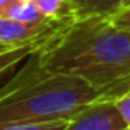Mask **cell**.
I'll use <instances>...</instances> for the list:
<instances>
[{"mask_svg":"<svg viewBox=\"0 0 130 130\" xmlns=\"http://www.w3.org/2000/svg\"><path fill=\"white\" fill-rule=\"evenodd\" d=\"M5 48H12V46H0V51H2V50H5Z\"/></svg>","mask_w":130,"mask_h":130,"instance_id":"15","label":"cell"},{"mask_svg":"<svg viewBox=\"0 0 130 130\" xmlns=\"http://www.w3.org/2000/svg\"><path fill=\"white\" fill-rule=\"evenodd\" d=\"M38 12L43 17L51 20H59V18H69L64 12V0H31Z\"/></svg>","mask_w":130,"mask_h":130,"instance_id":"8","label":"cell"},{"mask_svg":"<svg viewBox=\"0 0 130 130\" xmlns=\"http://www.w3.org/2000/svg\"><path fill=\"white\" fill-rule=\"evenodd\" d=\"M23 0H0V17H7V13L17 7L18 3H22Z\"/></svg>","mask_w":130,"mask_h":130,"instance_id":"12","label":"cell"},{"mask_svg":"<svg viewBox=\"0 0 130 130\" xmlns=\"http://www.w3.org/2000/svg\"><path fill=\"white\" fill-rule=\"evenodd\" d=\"M51 38H53V36H51ZM51 38H48V40H51ZM48 40L20 44V46L5 48V50L0 51V86L18 69V66L23 63L25 58H28L31 53H35L36 50H40Z\"/></svg>","mask_w":130,"mask_h":130,"instance_id":"6","label":"cell"},{"mask_svg":"<svg viewBox=\"0 0 130 130\" xmlns=\"http://www.w3.org/2000/svg\"><path fill=\"white\" fill-rule=\"evenodd\" d=\"M5 18H12L17 22H23V23H33V22H43L48 20L46 17H43L38 12V8L35 7V3L31 0H23L22 3H18L17 7H13Z\"/></svg>","mask_w":130,"mask_h":130,"instance_id":"7","label":"cell"},{"mask_svg":"<svg viewBox=\"0 0 130 130\" xmlns=\"http://www.w3.org/2000/svg\"><path fill=\"white\" fill-rule=\"evenodd\" d=\"M114 104L117 107L119 114H120L122 120L125 122V125H130V91L122 94L120 97L114 99Z\"/></svg>","mask_w":130,"mask_h":130,"instance_id":"11","label":"cell"},{"mask_svg":"<svg viewBox=\"0 0 130 130\" xmlns=\"http://www.w3.org/2000/svg\"><path fill=\"white\" fill-rule=\"evenodd\" d=\"M71 18L59 20H43V22L23 23L12 18L0 17V46H20V44L41 41L54 36L59 30H63Z\"/></svg>","mask_w":130,"mask_h":130,"instance_id":"3","label":"cell"},{"mask_svg":"<svg viewBox=\"0 0 130 130\" xmlns=\"http://www.w3.org/2000/svg\"><path fill=\"white\" fill-rule=\"evenodd\" d=\"M120 130H130V125H125L124 128H120Z\"/></svg>","mask_w":130,"mask_h":130,"instance_id":"14","label":"cell"},{"mask_svg":"<svg viewBox=\"0 0 130 130\" xmlns=\"http://www.w3.org/2000/svg\"><path fill=\"white\" fill-rule=\"evenodd\" d=\"M124 0H64V12L73 22L107 18L122 8Z\"/></svg>","mask_w":130,"mask_h":130,"instance_id":"5","label":"cell"},{"mask_svg":"<svg viewBox=\"0 0 130 130\" xmlns=\"http://www.w3.org/2000/svg\"><path fill=\"white\" fill-rule=\"evenodd\" d=\"M125 127L114 101H95L77 112L63 130H120Z\"/></svg>","mask_w":130,"mask_h":130,"instance_id":"4","label":"cell"},{"mask_svg":"<svg viewBox=\"0 0 130 130\" xmlns=\"http://www.w3.org/2000/svg\"><path fill=\"white\" fill-rule=\"evenodd\" d=\"M122 7H130V0H124V3H122Z\"/></svg>","mask_w":130,"mask_h":130,"instance_id":"13","label":"cell"},{"mask_svg":"<svg viewBox=\"0 0 130 130\" xmlns=\"http://www.w3.org/2000/svg\"><path fill=\"white\" fill-rule=\"evenodd\" d=\"M35 56L43 71L79 77L105 101L130 91V33L107 18L69 22Z\"/></svg>","mask_w":130,"mask_h":130,"instance_id":"1","label":"cell"},{"mask_svg":"<svg viewBox=\"0 0 130 130\" xmlns=\"http://www.w3.org/2000/svg\"><path fill=\"white\" fill-rule=\"evenodd\" d=\"M69 119H61V120H51V122H38V124H12L3 125L0 130H63Z\"/></svg>","mask_w":130,"mask_h":130,"instance_id":"9","label":"cell"},{"mask_svg":"<svg viewBox=\"0 0 130 130\" xmlns=\"http://www.w3.org/2000/svg\"><path fill=\"white\" fill-rule=\"evenodd\" d=\"M107 20L115 28L130 33V7H122L120 10H117L110 17H107Z\"/></svg>","mask_w":130,"mask_h":130,"instance_id":"10","label":"cell"},{"mask_svg":"<svg viewBox=\"0 0 130 130\" xmlns=\"http://www.w3.org/2000/svg\"><path fill=\"white\" fill-rule=\"evenodd\" d=\"M35 53L0 86V127L73 119L89 104L105 101L79 77L43 71Z\"/></svg>","mask_w":130,"mask_h":130,"instance_id":"2","label":"cell"}]
</instances>
